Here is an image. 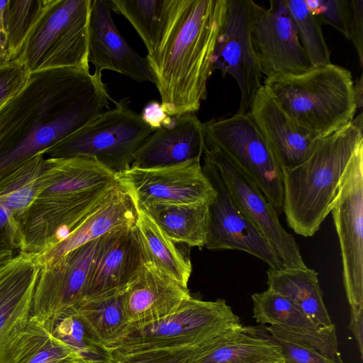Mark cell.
Here are the masks:
<instances>
[{
	"instance_id": "cell-1",
	"label": "cell",
	"mask_w": 363,
	"mask_h": 363,
	"mask_svg": "<svg viewBox=\"0 0 363 363\" xmlns=\"http://www.w3.org/2000/svg\"><path fill=\"white\" fill-rule=\"evenodd\" d=\"M101 76L64 67L30 73L0 110V180L109 107Z\"/></svg>"
},
{
	"instance_id": "cell-2",
	"label": "cell",
	"mask_w": 363,
	"mask_h": 363,
	"mask_svg": "<svg viewBox=\"0 0 363 363\" xmlns=\"http://www.w3.org/2000/svg\"><path fill=\"white\" fill-rule=\"evenodd\" d=\"M225 7L226 0H174L160 45L146 57L168 116L194 113L206 99Z\"/></svg>"
},
{
	"instance_id": "cell-3",
	"label": "cell",
	"mask_w": 363,
	"mask_h": 363,
	"mask_svg": "<svg viewBox=\"0 0 363 363\" xmlns=\"http://www.w3.org/2000/svg\"><path fill=\"white\" fill-rule=\"evenodd\" d=\"M362 130L361 112L343 128L320 138L303 162L282 170L283 212L296 234L308 238L319 230L352 157L363 145Z\"/></svg>"
},
{
	"instance_id": "cell-4",
	"label": "cell",
	"mask_w": 363,
	"mask_h": 363,
	"mask_svg": "<svg viewBox=\"0 0 363 363\" xmlns=\"http://www.w3.org/2000/svg\"><path fill=\"white\" fill-rule=\"evenodd\" d=\"M262 85L296 124L318 138L347 125L357 111L350 71L333 63L264 79Z\"/></svg>"
},
{
	"instance_id": "cell-5",
	"label": "cell",
	"mask_w": 363,
	"mask_h": 363,
	"mask_svg": "<svg viewBox=\"0 0 363 363\" xmlns=\"http://www.w3.org/2000/svg\"><path fill=\"white\" fill-rule=\"evenodd\" d=\"M91 4L92 0H45L16 59L29 74L64 67L89 69Z\"/></svg>"
},
{
	"instance_id": "cell-6",
	"label": "cell",
	"mask_w": 363,
	"mask_h": 363,
	"mask_svg": "<svg viewBox=\"0 0 363 363\" xmlns=\"http://www.w3.org/2000/svg\"><path fill=\"white\" fill-rule=\"evenodd\" d=\"M242 326L239 317L223 299L201 301L190 297L164 318L128 326L106 347L112 353L194 347Z\"/></svg>"
},
{
	"instance_id": "cell-7",
	"label": "cell",
	"mask_w": 363,
	"mask_h": 363,
	"mask_svg": "<svg viewBox=\"0 0 363 363\" xmlns=\"http://www.w3.org/2000/svg\"><path fill=\"white\" fill-rule=\"evenodd\" d=\"M97 115L47 150L50 158H94L113 172L130 167L135 152L155 130L129 106L128 98Z\"/></svg>"
},
{
	"instance_id": "cell-8",
	"label": "cell",
	"mask_w": 363,
	"mask_h": 363,
	"mask_svg": "<svg viewBox=\"0 0 363 363\" xmlns=\"http://www.w3.org/2000/svg\"><path fill=\"white\" fill-rule=\"evenodd\" d=\"M118 185L82 193L48 185L16 217L19 252L40 255L50 250L79 227Z\"/></svg>"
},
{
	"instance_id": "cell-9",
	"label": "cell",
	"mask_w": 363,
	"mask_h": 363,
	"mask_svg": "<svg viewBox=\"0 0 363 363\" xmlns=\"http://www.w3.org/2000/svg\"><path fill=\"white\" fill-rule=\"evenodd\" d=\"M206 143L216 146L257 185L278 215L283 212L282 169L252 118L247 113L203 123Z\"/></svg>"
},
{
	"instance_id": "cell-10",
	"label": "cell",
	"mask_w": 363,
	"mask_h": 363,
	"mask_svg": "<svg viewBox=\"0 0 363 363\" xmlns=\"http://www.w3.org/2000/svg\"><path fill=\"white\" fill-rule=\"evenodd\" d=\"M264 7L252 0H226V7L213 60V68L230 75L240 91L237 113H247L262 86L263 77L252 33Z\"/></svg>"
},
{
	"instance_id": "cell-11",
	"label": "cell",
	"mask_w": 363,
	"mask_h": 363,
	"mask_svg": "<svg viewBox=\"0 0 363 363\" xmlns=\"http://www.w3.org/2000/svg\"><path fill=\"white\" fill-rule=\"evenodd\" d=\"M341 249L350 308L363 306V145L345 170L330 211Z\"/></svg>"
},
{
	"instance_id": "cell-12",
	"label": "cell",
	"mask_w": 363,
	"mask_h": 363,
	"mask_svg": "<svg viewBox=\"0 0 363 363\" xmlns=\"http://www.w3.org/2000/svg\"><path fill=\"white\" fill-rule=\"evenodd\" d=\"M203 156L217 168L234 202L267 240L286 269H306L295 238L254 181L216 146L206 143Z\"/></svg>"
},
{
	"instance_id": "cell-13",
	"label": "cell",
	"mask_w": 363,
	"mask_h": 363,
	"mask_svg": "<svg viewBox=\"0 0 363 363\" xmlns=\"http://www.w3.org/2000/svg\"><path fill=\"white\" fill-rule=\"evenodd\" d=\"M135 206L210 202L216 194L201 160L155 168L130 167L116 173Z\"/></svg>"
},
{
	"instance_id": "cell-14",
	"label": "cell",
	"mask_w": 363,
	"mask_h": 363,
	"mask_svg": "<svg viewBox=\"0 0 363 363\" xmlns=\"http://www.w3.org/2000/svg\"><path fill=\"white\" fill-rule=\"evenodd\" d=\"M100 238L41 266L29 312L30 320L43 325L84 298Z\"/></svg>"
},
{
	"instance_id": "cell-15",
	"label": "cell",
	"mask_w": 363,
	"mask_h": 363,
	"mask_svg": "<svg viewBox=\"0 0 363 363\" xmlns=\"http://www.w3.org/2000/svg\"><path fill=\"white\" fill-rule=\"evenodd\" d=\"M203 171L216 191L208 203L205 247L244 251L273 269H283L278 257L257 228L234 202L216 166L206 157Z\"/></svg>"
},
{
	"instance_id": "cell-16",
	"label": "cell",
	"mask_w": 363,
	"mask_h": 363,
	"mask_svg": "<svg viewBox=\"0 0 363 363\" xmlns=\"http://www.w3.org/2000/svg\"><path fill=\"white\" fill-rule=\"evenodd\" d=\"M252 43L265 79L302 74L312 67L285 0H270L257 19Z\"/></svg>"
},
{
	"instance_id": "cell-17",
	"label": "cell",
	"mask_w": 363,
	"mask_h": 363,
	"mask_svg": "<svg viewBox=\"0 0 363 363\" xmlns=\"http://www.w3.org/2000/svg\"><path fill=\"white\" fill-rule=\"evenodd\" d=\"M88 61L94 65V74L99 76H101L103 70H111L138 82L155 83L147 57L137 53L121 34L106 0H92Z\"/></svg>"
},
{
	"instance_id": "cell-18",
	"label": "cell",
	"mask_w": 363,
	"mask_h": 363,
	"mask_svg": "<svg viewBox=\"0 0 363 363\" xmlns=\"http://www.w3.org/2000/svg\"><path fill=\"white\" fill-rule=\"evenodd\" d=\"M143 263L135 225L108 232L100 238L84 299L123 292Z\"/></svg>"
},
{
	"instance_id": "cell-19",
	"label": "cell",
	"mask_w": 363,
	"mask_h": 363,
	"mask_svg": "<svg viewBox=\"0 0 363 363\" xmlns=\"http://www.w3.org/2000/svg\"><path fill=\"white\" fill-rule=\"evenodd\" d=\"M249 115L275 155L281 169L295 167L312 153L320 138L296 124L262 85Z\"/></svg>"
},
{
	"instance_id": "cell-20",
	"label": "cell",
	"mask_w": 363,
	"mask_h": 363,
	"mask_svg": "<svg viewBox=\"0 0 363 363\" xmlns=\"http://www.w3.org/2000/svg\"><path fill=\"white\" fill-rule=\"evenodd\" d=\"M205 148L203 123L194 113L170 116L138 149L130 167H162L201 160Z\"/></svg>"
},
{
	"instance_id": "cell-21",
	"label": "cell",
	"mask_w": 363,
	"mask_h": 363,
	"mask_svg": "<svg viewBox=\"0 0 363 363\" xmlns=\"http://www.w3.org/2000/svg\"><path fill=\"white\" fill-rule=\"evenodd\" d=\"M191 295L185 287L143 263L122 292L128 326L146 325L177 311Z\"/></svg>"
},
{
	"instance_id": "cell-22",
	"label": "cell",
	"mask_w": 363,
	"mask_h": 363,
	"mask_svg": "<svg viewBox=\"0 0 363 363\" xmlns=\"http://www.w3.org/2000/svg\"><path fill=\"white\" fill-rule=\"evenodd\" d=\"M40 267L38 255L23 252L0 267V345L20 322L29 318Z\"/></svg>"
},
{
	"instance_id": "cell-23",
	"label": "cell",
	"mask_w": 363,
	"mask_h": 363,
	"mask_svg": "<svg viewBox=\"0 0 363 363\" xmlns=\"http://www.w3.org/2000/svg\"><path fill=\"white\" fill-rule=\"evenodd\" d=\"M136 206L120 185L72 233L48 252L38 255L40 266L51 263L69 251L125 225H135Z\"/></svg>"
},
{
	"instance_id": "cell-24",
	"label": "cell",
	"mask_w": 363,
	"mask_h": 363,
	"mask_svg": "<svg viewBox=\"0 0 363 363\" xmlns=\"http://www.w3.org/2000/svg\"><path fill=\"white\" fill-rule=\"evenodd\" d=\"M283 361L272 342L252 333L246 326L230 330L194 348L189 363H274Z\"/></svg>"
},
{
	"instance_id": "cell-25",
	"label": "cell",
	"mask_w": 363,
	"mask_h": 363,
	"mask_svg": "<svg viewBox=\"0 0 363 363\" xmlns=\"http://www.w3.org/2000/svg\"><path fill=\"white\" fill-rule=\"evenodd\" d=\"M0 363H82L69 347L29 318L20 322L0 345Z\"/></svg>"
},
{
	"instance_id": "cell-26",
	"label": "cell",
	"mask_w": 363,
	"mask_h": 363,
	"mask_svg": "<svg viewBox=\"0 0 363 363\" xmlns=\"http://www.w3.org/2000/svg\"><path fill=\"white\" fill-rule=\"evenodd\" d=\"M135 228L144 263L150 264L181 285L187 287L192 267L190 259L157 226L147 213L136 206Z\"/></svg>"
},
{
	"instance_id": "cell-27",
	"label": "cell",
	"mask_w": 363,
	"mask_h": 363,
	"mask_svg": "<svg viewBox=\"0 0 363 363\" xmlns=\"http://www.w3.org/2000/svg\"><path fill=\"white\" fill-rule=\"evenodd\" d=\"M208 203H157L138 207L143 208L174 243L202 248L206 241Z\"/></svg>"
},
{
	"instance_id": "cell-28",
	"label": "cell",
	"mask_w": 363,
	"mask_h": 363,
	"mask_svg": "<svg viewBox=\"0 0 363 363\" xmlns=\"http://www.w3.org/2000/svg\"><path fill=\"white\" fill-rule=\"evenodd\" d=\"M267 275L269 289L286 297L315 323L320 327L333 324L314 269L269 267Z\"/></svg>"
},
{
	"instance_id": "cell-29",
	"label": "cell",
	"mask_w": 363,
	"mask_h": 363,
	"mask_svg": "<svg viewBox=\"0 0 363 363\" xmlns=\"http://www.w3.org/2000/svg\"><path fill=\"white\" fill-rule=\"evenodd\" d=\"M43 326L53 337L71 348L82 363H113L111 352L74 307L63 311Z\"/></svg>"
},
{
	"instance_id": "cell-30",
	"label": "cell",
	"mask_w": 363,
	"mask_h": 363,
	"mask_svg": "<svg viewBox=\"0 0 363 363\" xmlns=\"http://www.w3.org/2000/svg\"><path fill=\"white\" fill-rule=\"evenodd\" d=\"M174 0H110L111 11L123 16L135 28L147 51H157L169 21Z\"/></svg>"
},
{
	"instance_id": "cell-31",
	"label": "cell",
	"mask_w": 363,
	"mask_h": 363,
	"mask_svg": "<svg viewBox=\"0 0 363 363\" xmlns=\"http://www.w3.org/2000/svg\"><path fill=\"white\" fill-rule=\"evenodd\" d=\"M45 155L40 154L0 180V203L17 217L48 184Z\"/></svg>"
},
{
	"instance_id": "cell-32",
	"label": "cell",
	"mask_w": 363,
	"mask_h": 363,
	"mask_svg": "<svg viewBox=\"0 0 363 363\" xmlns=\"http://www.w3.org/2000/svg\"><path fill=\"white\" fill-rule=\"evenodd\" d=\"M74 308L105 346L116 340L128 326L122 292L85 298Z\"/></svg>"
},
{
	"instance_id": "cell-33",
	"label": "cell",
	"mask_w": 363,
	"mask_h": 363,
	"mask_svg": "<svg viewBox=\"0 0 363 363\" xmlns=\"http://www.w3.org/2000/svg\"><path fill=\"white\" fill-rule=\"evenodd\" d=\"M252 299L253 318L259 325L308 329L320 328L289 299L272 289L268 288L255 293Z\"/></svg>"
},
{
	"instance_id": "cell-34",
	"label": "cell",
	"mask_w": 363,
	"mask_h": 363,
	"mask_svg": "<svg viewBox=\"0 0 363 363\" xmlns=\"http://www.w3.org/2000/svg\"><path fill=\"white\" fill-rule=\"evenodd\" d=\"M285 2L312 67L330 64V51L323 36L322 24L308 9L306 0Z\"/></svg>"
},
{
	"instance_id": "cell-35",
	"label": "cell",
	"mask_w": 363,
	"mask_h": 363,
	"mask_svg": "<svg viewBox=\"0 0 363 363\" xmlns=\"http://www.w3.org/2000/svg\"><path fill=\"white\" fill-rule=\"evenodd\" d=\"M45 0H6L2 24L11 61L18 58Z\"/></svg>"
},
{
	"instance_id": "cell-36",
	"label": "cell",
	"mask_w": 363,
	"mask_h": 363,
	"mask_svg": "<svg viewBox=\"0 0 363 363\" xmlns=\"http://www.w3.org/2000/svg\"><path fill=\"white\" fill-rule=\"evenodd\" d=\"M273 337L315 350L339 363H344L338 350L334 323L318 329L296 328L278 325H263Z\"/></svg>"
},
{
	"instance_id": "cell-37",
	"label": "cell",
	"mask_w": 363,
	"mask_h": 363,
	"mask_svg": "<svg viewBox=\"0 0 363 363\" xmlns=\"http://www.w3.org/2000/svg\"><path fill=\"white\" fill-rule=\"evenodd\" d=\"M196 346L111 353L113 363H189Z\"/></svg>"
},
{
	"instance_id": "cell-38",
	"label": "cell",
	"mask_w": 363,
	"mask_h": 363,
	"mask_svg": "<svg viewBox=\"0 0 363 363\" xmlns=\"http://www.w3.org/2000/svg\"><path fill=\"white\" fill-rule=\"evenodd\" d=\"M321 24H328L349 40L350 0H306Z\"/></svg>"
},
{
	"instance_id": "cell-39",
	"label": "cell",
	"mask_w": 363,
	"mask_h": 363,
	"mask_svg": "<svg viewBox=\"0 0 363 363\" xmlns=\"http://www.w3.org/2000/svg\"><path fill=\"white\" fill-rule=\"evenodd\" d=\"M247 328L254 335L267 339L278 346L285 363H339L315 350L276 338L262 325Z\"/></svg>"
},
{
	"instance_id": "cell-40",
	"label": "cell",
	"mask_w": 363,
	"mask_h": 363,
	"mask_svg": "<svg viewBox=\"0 0 363 363\" xmlns=\"http://www.w3.org/2000/svg\"><path fill=\"white\" fill-rule=\"evenodd\" d=\"M29 72L18 60L0 66V110L25 86Z\"/></svg>"
},
{
	"instance_id": "cell-41",
	"label": "cell",
	"mask_w": 363,
	"mask_h": 363,
	"mask_svg": "<svg viewBox=\"0 0 363 363\" xmlns=\"http://www.w3.org/2000/svg\"><path fill=\"white\" fill-rule=\"evenodd\" d=\"M19 251L17 220L15 214L0 203V267Z\"/></svg>"
},
{
	"instance_id": "cell-42",
	"label": "cell",
	"mask_w": 363,
	"mask_h": 363,
	"mask_svg": "<svg viewBox=\"0 0 363 363\" xmlns=\"http://www.w3.org/2000/svg\"><path fill=\"white\" fill-rule=\"evenodd\" d=\"M349 40L357 54L359 63L363 67V0H350Z\"/></svg>"
},
{
	"instance_id": "cell-43",
	"label": "cell",
	"mask_w": 363,
	"mask_h": 363,
	"mask_svg": "<svg viewBox=\"0 0 363 363\" xmlns=\"http://www.w3.org/2000/svg\"><path fill=\"white\" fill-rule=\"evenodd\" d=\"M143 121L152 128L156 130L167 122L170 118L164 111L161 103L150 101L140 114Z\"/></svg>"
},
{
	"instance_id": "cell-44",
	"label": "cell",
	"mask_w": 363,
	"mask_h": 363,
	"mask_svg": "<svg viewBox=\"0 0 363 363\" xmlns=\"http://www.w3.org/2000/svg\"><path fill=\"white\" fill-rule=\"evenodd\" d=\"M349 328L357 342L361 357L363 356V306L350 308Z\"/></svg>"
},
{
	"instance_id": "cell-45",
	"label": "cell",
	"mask_w": 363,
	"mask_h": 363,
	"mask_svg": "<svg viewBox=\"0 0 363 363\" xmlns=\"http://www.w3.org/2000/svg\"><path fill=\"white\" fill-rule=\"evenodd\" d=\"M6 3V0L0 1V66L11 62L2 24V11Z\"/></svg>"
},
{
	"instance_id": "cell-46",
	"label": "cell",
	"mask_w": 363,
	"mask_h": 363,
	"mask_svg": "<svg viewBox=\"0 0 363 363\" xmlns=\"http://www.w3.org/2000/svg\"><path fill=\"white\" fill-rule=\"evenodd\" d=\"M354 92L355 96V101L357 105V109L362 110V104H363V77L362 74L360 75L359 78H357L354 82Z\"/></svg>"
},
{
	"instance_id": "cell-47",
	"label": "cell",
	"mask_w": 363,
	"mask_h": 363,
	"mask_svg": "<svg viewBox=\"0 0 363 363\" xmlns=\"http://www.w3.org/2000/svg\"><path fill=\"white\" fill-rule=\"evenodd\" d=\"M274 363H285V362H284V360H283V361H281V362H274Z\"/></svg>"
}]
</instances>
